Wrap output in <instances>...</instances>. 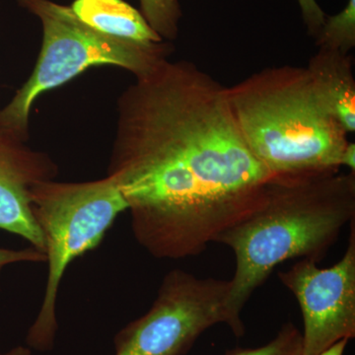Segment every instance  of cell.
<instances>
[{
	"label": "cell",
	"instance_id": "1",
	"mask_svg": "<svg viewBox=\"0 0 355 355\" xmlns=\"http://www.w3.org/2000/svg\"><path fill=\"white\" fill-rule=\"evenodd\" d=\"M108 175L135 240L169 260L202 254L272 176L243 139L226 86L193 62L169 58L119 98Z\"/></svg>",
	"mask_w": 355,
	"mask_h": 355
},
{
	"label": "cell",
	"instance_id": "2",
	"mask_svg": "<svg viewBox=\"0 0 355 355\" xmlns=\"http://www.w3.org/2000/svg\"><path fill=\"white\" fill-rule=\"evenodd\" d=\"M354 219L355 172L272 175L254 207L214 241L235 254L227 298L232 333L244 335L245 305L277 266L294 259L320 263Z\"/></svg>",
	"mask_w": 355,
	"mask_h": 355
},
{
	"label": "cell",
	"instance_id": "3",
	"mask_svg": "<svg viewBox=\"0 0 355 355\" xmlns=\"http://www.w3.org/2000/svg\"><path fill=\"white\" fill-rule=\"evenodd\" d=\"M226 93L243 139L270 175L342 169L349 133L318 99L306 67H266Z\"/></svg>",
	"mask_w": 355,
	"mask_h": 355
},
{
	"label": "cell",
	"instance_id": "4",
	"mask_svg": "<svg viewBox=\"0 0 355 355\" xmlns=\"http://www.w3.org/2000/svg\"><path fill=\"white\" fill-rule=\"evenodd\" d=\"M17 1L39 18L43 28L41 51L31 76L0 110V130L24 141L29 137L33 105L46 91L98 65H114L142 76L171 55L170 42L144 44L114 38L86 25L70 6L51 0Z\"/></svg>",
	"mask_w": 355,
	"mask_h": 355
},
{
	"label": "cell",
	"instance_id": "5",
	"mask_svg": "<svg viewBox=\"0 0 355 355\" xmlns=\"http://www.w3.org/2000/svg\"><path fill=\"white\" fill-rule=\"evenodd\" d=\"M32 214L43 234L48 277L43 302L26 336L28 347L49 352L58 330L60 282L76 258L99 246L128 205L114 178L83 183L40 182L30 193Z\"/></svg>",
	"mask_w": 355,
	"mask_h": 355
},
{
	"label": "cell",
	"instance_id": "6",
	"mask_svg": "<svg viewBox=\"0 0 355 355\" xmlns=\"http://www.w3.org/2000/svg\"><path fill=\"white\" fill-rule=\"evenodd\" d=\"M229 291V280L171 270L150 309L114 336V355L186 354L205 331L228 326Z\"/></svg>",
	"mask_w": 355,
	"mask_h": 355
},
{
	"label": "cell",
	"instance_id": "7",
	"mask_svg": "<svg viewBox=\"0 0 355 355\" xmlns=\"http://www.w3.org/2000/svg\"><path fill=\"white\" fill-rule=\"evenodd\" d=\"M355 219L345 253L335 265L321 268L301 259L279 272L282 284L297 300L303 319V355H319L355 336Z\"/></svg>",
	"mask_w": 355,
	"mask_h": 355
},
{
	"label": "cell",
	"instance_id": "8",
	"mask_svg": "<svg viewBox=\"0 0 355 355\" xmlns=\"http://www.w3.org/2000/svg\"><path fill=\"white\" fill-rule=\"evenodd\" d=\"M58 175V165L48 154L0 130V230L20 236L44 254V237L33 216L30 193L35 184Z\"/></svg>",
	"mask_w": 355,
	"mask_h": 355
},
{
	"label": "cell",
	"instance_id": "9",
	"mask_svg": "<svg viewBox=\"0 0 355 355\" xmlns=\"http://www.w3.org/2000/svg\"><path fill=\"white\" fill-rule=\"evenodd\" d=\"M306 69L324 108L345 132L354 133L355 78L352 55L318 49Z\"/></svg>",
	"mask_w": 355,
	"mask_h": 355
},
{
	"label": "cell",
	"instance_id": "10",
	"mask_svg": "<svg viewBox=\"0 0 355 355\" xmlns=\"http://www.w3.org/2000/svg\"><path fill=\"white\" fill-rule=\"evenodd\" d=\"M70 7L86 25L114 38L144 44L164 41L125 0H76Z\"/></svg>",
	"mask_w": 355,
	"mask_h": 355
},
{
	"label": "cell",
	"instance_id": "11",
	"mask_svg": "<svg viewBox=\"0 0 355 355\" xmlns=\"http://www.w3.org/2000/svg\"><path fill=\"white\" fill-rule=\"evenodd\" d=\"M314 39L318 49L350 55L355 48V0H349L336 15H327Z\"/></svg>",
	"mask_w": 355,
	"mask_h": 355
},
{
	"label": "cell",
	"instance_id": "12",
	"mask_svg": "<svg viewBox=\"0 0 355 355\" xmlns=\"http://www.w3.org/2000/svg\"><path fill=\"white\" fill-rule=\"evenodd\" d=\"M140 12L153 31L166 42L175 41L179 35L182 9L179 0H139Z\"/></svg>",
	"mask_w": 355,
	"mask_h": 355
},
{
	"label": "cell",
	"instance_id": "13",
	"mask_svg": "<svg viewBox=\"0 0 355 355\" xmlns=\"http://www.w3.org/2000/svg\"><path fill=\"white\" fill-rule=\"evenodd\" d=\"M226 355H303L302 334L293 324L286 323L263 347L231 350Z\"/></svg>",
	"mask_w": 355,
	"mask_h": 355
},
{
	"label": "cell",
	"instance_id": "14",
	"mask_svg": "<svg viewBox=\"0 0 355 355\" xmlns=\"http://www.w3.org/2000/svg\"><path fill=\"white\" fill-rule=\"evenodd\" d=\"M46 254L30 247L22 250L0 248V275L6 266L17 263H46Z\"/></svg>",
	"mask_w": 355,
	"mask_h": 355
},
{
	"label": "cell",
	"instance_id": "15",
	"mask_svg": "<svg viewBox=\"0 0 355 355\" xmlns=\"http://www.w3.org/2000/svg\"><path fill=\"white\" fill-rule=\"evenodd\" d=\"M297 2L308 34L315 38L324 24L327 14L324 12L317 0H297Z\"/></svg>",
	"mask_w": 355,
	"mask_h": 355
},
{
	"label": "cell",
	"instance_id": "16",
	"mask_svg": "<svg viewBox=\"0 0 355 355\" xmlns=\"http://www.w3.org/2000/svg\"><path fill=\"white\" fill-rule=\"evenodd\" d=\"M340 167H345L349 171L355 172V144L347 142L340 158Z\"/></svg>",
	"mask_w": 355,
	"mask_h": 355
},
{
	"label": "cell",
	"instance_id": "17",
	"mask_svg": "<svg viewBox=\"0 0 355 355\" xmlns=\"http://www.w3.org/2000/svg\"><path fill=\"white\" fill-rule=\"evenodd\" d=\"M349 342V340H340V342L331 345L330 349L324 350V352L319 355H343V354H345V347H347Z\"/></svg>",
	"mask_w": 355,
	"mask_h": 355
},
{
	"label": "cell",
	"instance_id": "18",
	"mask_svg": "<svg viewBox=\"0 0 355 355\" xmlns=\"http://www.w3.org/2000/svg\"><path fill=\"white\" fill-rule=\"evenodd\" d=\"M0 355H32V352L29 347H21L19 345V347H14V349L9 350L6 354Z\"/></svg>",
	"mask_w": 355,
	"mask_h": 355
}]
</instances>
